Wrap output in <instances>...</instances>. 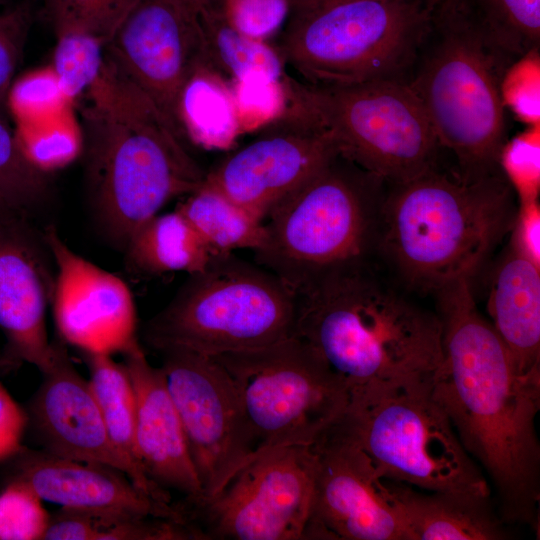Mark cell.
<instances>
[{
  "label": "cell",
  "mask_w": 540,
  "mask_h": 540,
  "mask_svg": "<svg viewBox=\"0 0 540 540\" xmlns=\"http://www.w3.org/2000/svg\"><path fill=\"white\" fill-rule=\"evenodd\" d=\"M443 360L432 394L467 453L489 475L505 523L535 524L540 499V372L521 373L490 321L471 280L435 294Z\"/></svg>",
  "instance_id": "6da1fadb"
},
{
  "label": "cell",
  "mask_w": 540,
  "mask_h": 540,
  "mask_svg": "<svg viewBox=\"0 0 540 540\" xmlns=\"http://www.w3.org/2000/svg\"><path fill=\"white\" fill-rule=\"evenodd\" d=\"M376 260L333 271L297 293L293 336L353 391L434 377L443 360L437 312Z\"/></svg>",
  "instance_id": "7a4b0ae2"
},
{
  "label": "cell",
  "mask_w": 540,
  "mask_h": 540,
  "mask_svg": "<svg viewBox=\"0 0 540 540\" xmlns=\"http://www.w3.org/2000/svg\"><path fill=\"white\" fill-rule=\"evenodd\" d=\"M83 95L81 140L89 198L102 230L124 249L168 202L195 191L206 172L106 52L99 77Z\"/></svg>",
  "instance_id": "3957f363"
},
{
  "label": "cell",
  "mask_w": 540,
  "mask_h": 540,
  "mask_svg": "<svg viewBox=\"0 0 540 540\" xmlns=\"http://www.w3.org/2000/svg\"><path fill=\"white\" fill-rule=\"evenodd\" d=\"M518 203L503 173L465 179L433 168L387 186L375 256L410 292L471 280L513 226Z\"/></svg>",
  "instance_id": "277c9868"
},
{
  "label": "cell",
  "mask_w": 540,
  "mask_h": 540,
  "mask_svg": "<svg viewBox=\"0 0 540 540\" xmlns=\"http://www.w3.org/2000/svg\"><path fill=\"white\" fill-rule=\"evenodd\" d=\"M516 60L495 42L470 0L434 5L406 83L462 178L502 173L499 156L507 140L501 83Z\"/></svg>",
  "instance_id": "5b68a950"
},
{
  "label": "cell",
  "mask_w": 540,
  "mask_h": 540,
  "mask_svg": "<svg viewBox=\"0 0 540 540\" xmlns=\"http://www.w3.org/2000/svg\"><path fill=\"white\" fill-rule=\"evenodd\" d=\"M387 186L337 153L267 215L257 264L295 294L325 274L376 260Z\"/></svg>",
  "instance_id": "8992f818"
},
{
  "label": "cell",
  "mask_w": 540,
  "mask_h": 540,
  "mask_svg": "<svg viewBox=\"0 0 540 540\" xmlns=\"http://www.w3.org/2000/svg\"><path fill=\"white\" fill-rule=\"evenodd\" d=\"M431 0H335L290 12L280 53L307 83L407 82Z\"/></svg>",
  "instance_id": "52a82bcc"
},
{
  "label": "cell",
  "mask_w": 540,
  "mask_h": 540,
  "mask_svg": "<svg viewBox=\"0 0 540 540\" xmlns=\"http://www.w3.org/2000/svg\"><path fill=\"white\" fill-rule=\"evenodd\" d=\"M432 380L353 391L334 424L367 454L381 479L490 497L487 479L432 394Z\"/></svg>",
  "instance_id": "ba28073f"
},
{
  "label": "cell",
  "mask_w": 540,
  "mask_h": 540,
  "mask_svg": "<svg viewBox=\"0 0 540 540\" xmlns=\"http://www.w3.org/2000/svg\"><path fill=\"white\" fill-rule=\"evenodd\" d=\"M296 297L277 276L232 253L189 275L145 325L154 350L217 356L265 347L293 335Z\"/></svg>",
  "instance_id": "9c48e42d"
},
{
  "label": "cell",
  "mask_w": 540,
  "mask_h": 540,
  "mask_svg": "<svg viewBox=\"0 0 540 540\" xmlns=\"http://www.w3.org/2000/svg\"><path fill=\"white\" fill-rule=\"evenodd\" d=\"M289 109L325 129L340 155L388 185L439 166L442 149L407 83L315 85L285 77Z\"/></svg>",
  "instance_id": "30bf717a"
},
{
  "label": "cell",
  "mask_w": 540,
  "mask_h": 540,
  "mask_svg": "<svg viewBox=\"0 0 540 540\" xmlns=\"http://www.w3.org/2000/svg\"><path fill=\"white\" fill-rule=\"evenodd\" d=\"M212 357L237 389L256 455L282 446H311L348 406L347 384L293 335Z\"/></svg>",
  "instance_id": "8fae6325"
},
{
  "label": "cell",
  "mask_w": 540,
  "mask_h": 540,
  "mask_svg": "<svg viewBox=\"0 0 540 540\" xmlns=\"http://www.w3.org/2000/svg\"><path fill=\"white\" fill-rule=\"evenodd\" d=\"M314 476L311 446L276 447L213 496L180 505L203 540H308Z\"/></svg>",
  "instance_id": "7c38bea8"
},
{
  "label": "cell",
  "mask_w": 540,
  "mask_h": 540,
  "mask_svg": "<svg viewBox=\"0 0 540 540\" xmlns=\"http://www.w3.org/2000/svg\"><path fill=\"white\" fill-rule=\"evenodd\" d=\"M159 353L203 497L213 496L256 455L239 394L213 357L184 349Z\"/></svg>",
  "instance_id": "4fadbf2b"
},
{
  "label": "cell",
  "mask_w": 540,
  "mask_h": 540,
  "mask_svg": "<svg viewBox=\"0 0 540 540\" xmlns=\"http://www.w3.org/2000/svg\"><path fill=\"white\" fill-rule=\"evenodd\" d=\"M311 448L315 476L308 540H410L370 458L348 435L333 424Z\"/></svg>",
  "instance_id": "5bb4252c"
},
{
  "label": "cell",
  "mask_w": 540,
  "mask_h": 540,
  "mask_svg": "<svg viewBox=\"0 0 540 540\" xmlns=\"http://www.w3.org/2000/svg\"><path fill=\"white\" fill-rule=\"evenodd\" d=\"M264 129L204 179L263 220L338 153L329 132L289 110Z\"/></svg>",
  "instance_id": "9a60e30c"
},
{
  "label": "cell",
  "mask_w": 540,
  "mask_h": 540,
  "mask_svg": "<svg viewBox=\"0 0 540 540\" xmlns=\"http://www.w3.org/2000/svg\"><path fill=\"white\" fill-rule=\"evenodd\" d=\"M105 52L183 139L181 93L197 65L206 60L197 22L167 0H139Z\"/></svg>",
  "instance_id": "2e32d148"
},
{
  "label": "cell",
  "mask_w": 540,
  "mask_h": 540,
  "mask_svg": "<svg viewBox=\"0 0 540 540\" xmlns=\"http://www.w3.org/2000/svg\"><path fill=\"white\" fill-rule=\"evenodd\" d=\"M43 241L56 269L51 305L60 340L82 353L111 356L138 342L128 285L72 250L54 226L44 229Z\"/></svg>",
  "instance_id": "e0dca14e"
},
{
  "label": "cell",
  "mask_w": 540,
  "mask_h": 540,
  "mask_svg": "<svg viewBox=\"0 0 540 540\" xmlns=\"http://www.w3.org/2000/svg\"><path fill=\"white\" fill-rule=\"evenodd\" d=\"M41 373L42 382L26 412L43 451L114 467L144 492L134 470L113 446L89 382L73 365L63 341L54 342L53 359Z\"/></svg>",
  "instance_id": "ac0fdd59"
},
{
  "label": "cell",
  "mask_w": 540,
  "mask_h": 540,
  "mask_svg": "<svg viewBox=\"0 0 540 540\" xmlns=\"http://www.w3.org/2000/svg\"><path fill=\"white\" fill-rule=\"evenodd\" d=\"M12 460L10 480L24 483L43 501L111 519L157 516L187 522L179 504L150 498L114 467L26 448Z\"/></svg>",
  "instance_id": "d6986e66"
},
{
  "label": "cell",
  "mask_w": 540,
  "mask_h": 540,
  "mask_svg": "<svg viewBox=\"0 0 540 540\" xmlns=\"http://www.w3.org/2000/svg\"><path fill=\"white\" fill-rule=\"evenodd\" d=\"M11 214L0 218V329L10 361L42 372L54 355L46 323L54 276L36 242Z\"/></svg>",
  "instance_id": "ffe728a7"
},
{
  "label": "cell",
  "mask_w": 540,
  "mask_h": 540,
  "mask_svg": "<svg viewBox=\"0 0 540 540\" xmlns=\"http://www.w3.org/2000/svg\"><path fill=\"white\" fill-rule=\"evenodd\" d=\"M136 399V447L151 481L181 493L182 502L201 499L203 489L177 409L161 367L152 366L139 341L123 354Z\"/></svg>",
  "instance_id": "44dd1931"
},
{
  "label": "cell",
  "mask_w": 540,
  "mask_h": 540,
  "mask_svg": "<svg viewBox=\"0 0 540 540\" xmlns=\"http://www.w3.org/2000/svg\"><path fill=\"white\" fill-rule=\"evenodd\" d=\"M385 498L401 517L410 540H503L509 534L490 497L416 489L381 479Z\"/></svg>",
  "instance_id": "7402d4cb"
},
{
  "label": "cell",
  "mask_w": 540,
  "mask_h": 540,
  "mask_svg": "<svg viewBox=\"0 0 540 540\" xmlns=\"http://www.w3.org/2000/svg\"><path fill=\"white\" fill-rule=\"evenodd\" d=\"M487 309L518 370L540 372V266L509 244L493 271Z\"/></svg>",
  "instance_id": "603a6c76"
},
{
  "label": "cell",
  "mask_w": 540,
  "mask_h": 540,
  "mask_svg": "<svg viewBox=\"0 0 540 540\" xmlns=\"http://www.w3.org/2000/svg\"><path fill=\"white\" fill-rule=\"evenodd\" d=\"M89 371V385L100 409L109 438L134 470L142 490L152 499L171 504L169 491L149 479L136 447V399L124 362L111 355L83 353Z\"/></svg>",
  "instance_id": "cb8c5ba5"
},
{
  "label": "cell",
  "mask_w": 540,
  "mask_h": 540,
  "mask_svg": "<svg viewBox=\"0 0 540 540\" xmlns=\"http://www.w3.org/2000/svg\"><path fill=\"white\" fill-rule=\"evenodd\" d=\"M124 251L133 269L151 275H193L214 256L177 209L147 220L129 238Z\"/></svg>",
  "instance_id": "d4e9b609"
},
{
  "label": "cell",
  "mask_w": 540,
  "mask_h": 540,
  "mask_svg": "<svg viewBox=\"0 0 540 540\" xmlns=\"http://www.w3.org/2000/svg\"><path fill=\"white\" fill-rule=\"evenodd\" d=\"M179 119L184 137L208 150L228 149L242 134L230 82L207 60L183 88Z\"/></svg>",
  "instance_id": "484cf974"
},
{
  "label": "cell",
  "mask_w": 540,
  "mask_h": 540,
  "mask_svg": "<svg viewBox=\"0 0 540 540\" xmlns=\"http://www.w3.org/2000/svg\"><path fill=\"white\" fill-rule=\"evenodd\" d=\"M176 208L213 255L256 251L265 238V222L225 194L203 183Z\"/></svg>",
  "instance_id": "4316f807"
},
{
  "label": "cell",
  "mask_w": 540,
  "mask_h": 540,
  "mask_svg": "<svg viewBox=\"0 0 540 540\" xmlns=\"http://www.w3.org/2000/svg\"><path fill=\"white\" fill-rule=\"evenodd\" d=\"M207 62L229 81L263 74L283 79L284 60L267 41L251 38L237 30L220 7L211 3L197 18Z\"/></svg>",
  "instance_id": "83f0119b"
},
{
  "label": "cell",
  "mask_w": 540,
  "mask_h": 540,
  "mask_svg": "<svg viewBox=\"0 0 540 540\" xmlns=\"http://www.w3.org/2000/svg\"><path fill=\"white\" fill-rule=\"evenodd\" d=\"M495 42L518 59L540 46V0H470Z\"/></svg>",
  "instance_id": "f1b7e54d"
},
{
  "label": "cell",
  "mask_w": 540,
  "mask_h": 540,
  "mask_svg": "<svg viewBox=\"0 0 540 540\" xmlns=\"http://www.w3.org/2000/svg\"><path fill=\"white\" fill-rule=\"evenodd\" d=\"M107 43L90 33L68 31L56 35L52 74L63 96L83 95L99 77Z\"/></svg>",
  "instance_id": "f546056e"
},
{
  "label": "cell",
  "mask_w": 540,
  "mask_h": 540,
  "mask_svg": "<svg viewBox=\"0 0 540 540\" xmlns=\"http://www.w3.org/2000/svg\"><path fill=\"white\" fill-rule=\"evenodd\" d=\"M139 0H44L55 35L81 31L109 42Z\"/></svg>",
  "instance_id": "4dcf8cb0"
},
{
  "label": "cell",
  "mask_w": 540,
  "mask_h": 540,
  "mask_svg": "<svg viewBox=\"0 0 540 540\" xmlns=\"http://www.w3.org/2000/svg\"><path fill=\"white\" fill-rule=\"evenodd\" d=\"M285 77L279 80L254 74L229 81L242 134L264 129L287 113L289 95Z\"/></svg>",
  "instance_id": "1f68e13d"
},
{
  "label": "cell",
  "mask_w": 540,
  "mask_h": 540,
  "mask_svg": "<svg viewBox=\"0 0 540 540\" xmlns=\"http://www.w3.org/2000/svg\"><path fill=\"white\" fill-rule=\"evenodd\" d=\"M0 189L16 211L44 198L48 182L25 158L17 137L0 121Z\"/></svg>",
  "instance_id": "d6a6232c"
},
{
  "label": "cell",
  "mask_w": 540,
  "mask_h": 540,
  "mask_svg": "<svg viewBox=\"0 0 540 540\" xmlns=\"http://www.w3.org/2000/svg\"><path fill=\"white\" fill-rule=\"evenodd\" d=\"M27 485L10 480L0 492V540H39L50 515Z\"/></svg>",
  "instance_id": "836d02e7"
},
{
  "label": "cell",
  "mask_w": 540,
  "mask_h": 540,
  "mask_svg": "<svg viewBox=\"0 0 540 540\" xmlns=\"http://www.w3.org/2000/svg\"><path fill=\"white\" fill-rule=\"evenodd\" d=\"M500 169L517 203L538 200L540 189V126L528 128L506 141L499 156Z\"/></svg>",
  "instance_id": "e575fe53"
},
{
  "label": "cell",
  "mask_w": 540,
  "mask_h": 540,
  "mask_svg": "<svg viewBox=\"0 0 540 540\" xmlns=\"http://www.w3.org/2000/svg\"><path fill=\"white\" fill-rule=\"evenodd\" d=\"M501 96L505 108L528 126L540 120V56L534 49L514 61L507 69Z\"/></svg>",
  "instance_id": "d590c367"
},
{
  "label": "cell",
  "mask_w": 540,
  "mask_h": 540,
  "mask_svg": "<svg viewBox=\"0 0 540 540\" xmlns=\"http://www.w3.org/2000/svg\"><path fill=\"white\" fill-rule=\"evenodd\" d=\"M227 20L241 33L267 41L287 22L291 0H217Z\"/></svg>",
  "instance_id": "8d00e7d4"
},
{
  "label": "cell",
  "mask_w": 540,
  "mask_h": 540,
  "mask_svg": "<svg viewBox=\"0 0 540 540\" xmlns=\"http://www.w3.org/2000/svg\"><path fill=\"white\" fill-rule=\"evenodd\" d=\"M34 19L31 0L0 12V100L8 91Z\"/></svg>",
  "instance_id": "74e56055"
},
{
  "label": "cell",
  "mask_w": 540,
  "mask_h": 540,
  "mask_svg": "<svg viewBox=\"0 0 540 540\" xmlns=\"http://www.w3.org/2000/svg\"><path fill=\"white\" fill-rule=\"evenodd\" d=\"M27 427V412L0 381V462L14 458L24 449L22 442Z\"/></svg>",
  "instance_id": "f35d334b"
},
{
  "label": "cell",
  "mask_w": 540,
  "mask_h": 540,
  "mask_svg": "<svg viewBox=\"0 0 540 540\" xmlns=\"http://www.w3.org/2000/svg\"><path fill=\"white\" fill-rule=\"evenodd\" d=\"M508 244L540 266V206L538 200L518 203Z\"/></svg>",
  "instance_id": "ab89813d"
},
{
  "label": "cell",
  "mask_w": 540,
  "mask_h": 540,
  "mask_svg": "<svg viewBox=\"0 0 540 540\" xmlns=\"http://www.w3.org/2000/svg\"><path fill=\"white\" fill-rule=\"evenodd\" d=\"M179 9L192 21L197 22L199 14L204 8L210 5L212 0H167Z\"/></svg>",
  "instance_id": "60d3db41"
},
{
  "label": "cell",
  "mask_w": 540,
  "mask_h": 540,
  "mask_svg": "<svg viewBox=\"0 0 540 540\" xmlns=\"http://www.w3.org/2000/svg\"><path fill=\"white\" fill-rule=\"evenodd\" d=\"M331 1L335 0H291V11L310 8Z\"/></svg>",
  "instance_id": "b9f144b4"
},
{
  "label": "cell",
  "mask_w": 540,
  "mask_h": 540,
  "mask_svg": "<svg viewBox=\"0 0 540 540\" xmlns=\"http://www.w3.org/2000/svg\"><path fill=\"white\" fill-rule=\"evenodd\" d=\"M16 211L11 207V205L8 203L6 197L4 196L3 192L0 189V218L13 213Z\"/></svg>",
  "instance_id": "7bdbcfd3"
},
{
  "label": "cell",
  "mask_w": 540,
  "mask_h": 540,
  "mask_svg": "<svg viewBox=\"0 0 540 540\" xmlns=\"http://www.w3.org/2000/svg\"><path fill=\"white\" fill-rule=\"evenodd\" d=\"M442 1H446V0H431V2H432L434 5L437 4V3H439V2H442Z\"/></svg>",
  "instance_id": "ee69618b"
},
{
  "label": "cell",
  "mask_w": 540,
  "mask_h": 540,
  "mask_svg": "<svg viewBox=\"0 0 540 540\" xmlns=\"http://www.w3.org/2000/svg\"><path fill=\"white\" fill-rule=\"evenodd\" d=\"M6 0H0V9L5 4ZM1 12V11H0Z\"/></svg>",
  "instance_id": "f6af8a7d"
},
{
  "label": "cell",
  "mask_w": 540,
  "mask_h": 540,
  "mask_svg": "<svg viewBox=\"0 0 540 540\" xmlns=\"http://www.w3.org/2000/svg\"><path fill=\"white\" fill-rule=\"evenodd\" d=\"M216 1H217V0H212L213 3L216 2Z\"/></svg>",
  "instance_id": "bcb514c9"
}]
</instances>
